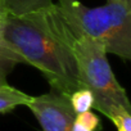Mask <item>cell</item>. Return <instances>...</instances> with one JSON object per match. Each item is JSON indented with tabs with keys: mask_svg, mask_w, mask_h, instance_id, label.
I'll use <instances>...</instances> for the list:
<instances>
[{
	"mask_svg": "<svg viewBox=\"0 0 131 131\" xmlns=\"http://www.w3.org/2000/svg\"><path fill=\"white\" fill-rule=\"evenodd\" d=\"M131 109L127 108H119L116 111L109 119L114 123L117 127V131H131Z\"/></svg>",
	"mask_w": 131,
	"mask_h": 131,
	"instance_id": "obj_10",
	"label": "cell"
},
{
	"mask_svg": "<svg viewBox=\"0 0 131 131\" xmlns=\"http://www.w3.org/2000/svg\"><path fill=\"white\" fill-rule=\"evenodd\" d=\"M26 107L31 109L42 131H71L76 113L68 96L51 90L48 94L31 96Z\"/></svg>",
	"mask_w": 131,
	"mask_h": 131,
	"instance_id": "obj_4",
	"label": "cell"
},
{
	"mask_svg": "<svg viewBox=\"0 0 131 131\" xmlns=\"http://www.w3.org/2000/svg\"><path fill=\"white\" fill-rule=\"evenodd\" d=\"M12 14H25L50 7L53 0H0Z\"/></svg>",
	"mask_w": 131,
	"mask_h": 131,
	"instance_id": "obj_6",
	"label": "cell"
},
{
	"mask_svg": "<svg viewBox=\"0 0 131 131\" xmlns=\"http://www.w3.org/2000/svg\"><path fill=\"white\" fill-rule=\"evenodd\" d=\"M70 27L100 42L105 51L131 59V0H107L100 7H86L79 0H57Z\"/></svg>",
	"mask_w": 131,
	"mask_h": 131,
	"instance_id": "obj_2",
	"label": "cell"
},
{
	"mask_svg": "<svg viewBox=\"0 0 131 131\" xmlns=\"http://www.w3.org/2000/svg\"><path fill=\"white\" fill-rule=\"evenodd\" d=\"M73 31L55 3L25 14H8L4 40L22 63L37 68L51 90L70 96L80 86L72 53Z\"/></svg>",
	"mask_w": 131,
	"mask_h": 131,
	"instance_id": "obj_1",
	"label": "cell"
},
{
	"mask_svg": "<svg viewBox=\"0 0 131 131\" xmlns=\"http://www.w3.org/2000/svg\"><path fill=\"white\" fill-rule=\"evenodd\" d=\"M71 48L80 86L88 88L94 94V109L108 118L119 108L131 109L127 94L112 71L104 46L73 31Z\"/></svg>",
	"mask_w": 131,
	"mask_h": 131,
	"instance_id": "obj_3",
	"label": "cell"
},
{
	"mask_svg": "<svg viewBox=\"0 0 131 131\" xmlns=\"http://www.w3.org/2000/svg\"><path fill=\"white\" fill-rule=\"evenodd\" d=\"M22 59L9 46L0 45V88L8 85V76Z\"/></svg>",
	"mask_w": 131,
	"mask_h": 131,
	"instance_id": "obj_7",
	"label": "cell"
},
{
	"mask_svg": "<svg viewBox=\"0 0 131 131\" xmlns=\"http://www.w3.org/2000/svg\"><path fill=\"white\" fill-rule=\"evenodd\" d=\"M8 14H9V10L0 2V45H4V46H8L5 44V40H4V28H5Z\"/></svg>",
	"mask_w": 131,
	"mask_h": 131,
	"instance_id": "obj_11",
	"label": "cell"
},
{
	"mask_svg": "<svg viewBox=\"0 0 131 131\" xmlns=\"http://www.w3.org/2000/svg\"><path fill=\"white\" fill-rule=\"evenodd\" d=\"M102 122L91 111H86L75 116L71 131H100Z\"/></svg>",
	"mask_w": 131,
	"mask_h": 131,
	"instance_id": "obj_9",
	"label": "cell"
},
{
	"mask_svg": "<svg viewBox=\"0 0 131 131\" xmlns=\"http://www.w3.org/2000/svg\"><path fill=\"white\" fill-rule=\"evenodd\" d=\"M68 99L76 114L86 112V111H91L94 108V102H95L94 94L88 88H82V86L79 88L68 96Z\"/></svg>",
	"mask_w": 131,
	"mask_h": 131,
	"instance_id": "obj_8",
	"label": "cell"
},
{
	"mask_svg": "<svg viewBox=\"0 0 131 131\" xmlns=\"http://www.w3.org/2000/svg\"><path fill=\"white\" fill-rule=\"evenodd\" d=\"M31 95L10 86L9 84L0 88V113H8L19 105H26Z\"/></svg>",
	"mask_w": 131,
	"mask_h": 131,
	"instance_id": "obj_5",
	"label": "cell"
}]
</instances>
